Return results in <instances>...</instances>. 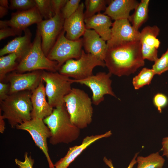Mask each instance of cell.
I'll return each instance as SVG.
<instances>
[{
	"label": "cell",
	"instance_id": "29",
	"mask_svg": "<svg viewBox=\"0 0 168 168\" xmlns=\"http://www.w3.org/2000/svg\"><path fill=\"white\" fill-rule=\"evenodd\" d=\"M154 62L152 69L155 75H160L168 71V48L161 57Z\"/></svg>",
	"mask_w": 168,
	"mask_h": 168
},
{
	"label": "cell",
	"instance_id": "2",
	"mask_svg": "<svg viewBox=\"0 0 168 168\" xmlns=\"http://www.w3.org/2000/svg\"><path fill=\"white\" fill-rule=\"evenodd\" d=\"M43 120L50 130L49 142L52 145L68 144L79 136L80 129L72 122L65 104L55 108Z\"/></svg>",
	"mask_w": 168,
	"mask_h": 168
},
{
	"label": "cell",
	"instance_id": "35",
	"mask_svg": "<svg viewBox=\"0 0 168 168\" xmlns=\"http://www.w3.org/2000/svg\"><path fill=\"white\" fill-rule=\"evenodd\" d=\"M68 0H51V2L53 11L55 14L61 13L63 7Z\"/></svg>",
	"mask_w": 168,
	"mask_h": 168
},
{
	"label": "cell",
	"instance_id": "32",
	"mask_svg": "<svg viewBox=\"0 0 168 168\" xmlns=\"http://www.w3.org/2000/svg\"><path fill=\"white\" fill-rule=\"evenodd\" d=\"M153 102L154 106L159 113H161L162 109L168 103V98L164 94L158 93L154 96Z\"/></svg>",
	"mask_w": 168,
	"mask_h": 168
},
{
	"label": "cell",
	"instance_id": "13",
	"mask_svg": "<svg viewBox=\"0 0 168 168\" xmlns=\"http://www.w3.org/2000/svg\"><path fill=\"white\" fill-rule=\"evenodd\" d=\"M160 32L156 26H147L140 32L139 42L143 58L155 62L158 58V49L160 42L157 38Z\"/></svg>",
	"mask_w": 168,
	"mask_h": 168
},
{
	"label": "cell",
	"instance_id": "22",
	"mask_svg": "<svg viewBox=\"0 0 168 168\" xmlns=\"http://www.w3.org/2000/svg\"><path fill=\"white\" fill-rule=\"evenodd\" d=\"M108 16L100 13L85 19L86 29L94 30L105 41L109 40L111 37L112 22Z\"/></svg>",
	"mask_w": 168,
	"mask_h": 168
},
{
	"label": "cell",
	"instance_id": "37",
	"mask_svg": "<svg viewBox=\"0 0 168 168\" xmlns=\"http://www.w3.org/2000/svg\"><path fill=\"white\" fill-rule=\"evenodd\" d=\"M138 153H137L135 155L133 159L127 168H133L134 166L137 163L136 159L137 157ZM103 160L105 164L110 168H115L114 166L112 161L110 159H108L106 157H104Z\"/></svg>",
	"mask_w": 168,
	"mask_h": 168
},
{
	"label": "cell",
	"instance_id": "17",
	"mask_svg": "<svg viewBox=\"0 0 168 168\" xmlns=\"http://www.w3.org/2000/svg\"><path fill=\"white\" fill-rule=\"evenodd\" d=\"M112 134L109 131L101 134L92 135L85 137L81 144L69 148L65 156L57 161L54 165L56 168H67L69 165L86 149L98 140L109 137Z\"/></svg>",
	"mask_w": 168,
	"mask_h": 168
},
{
	"label": "cell",
	"instance_id": "39",
	"mask_svg": "<svg viewBox=\"0 0 168 168\" xmlns=\"http://www.w3.org/2000/svg\"><path fill=\"white\" fill-rule=\"evenodd\" d=\"M4 119L3 118L0 113V132L3 133L5 129V123Z\"/></svg>",
	"mask_w": 168,
	"mask_h": 168
},
{
	"label": "cell",
	"instance_id": "36",
	"mask_svg": "<svg viewBox=\"0 0 168 168\" xmlns=\"http://www.w3.org/2000/svg\"><path fill=\"white\" fill-rule=\"evenodd\" d=\"M9 89V83L0 82V101L4 100L8 96Z\"/></svg>",
	"mask_w": 168,
	"mask_h": 168
},
{
	"label": "cell",
	"instance_id": "27",
	"mask_svg": "<svg viewBox=\"0 0 168 168\" xmlns=\"http://www.w3.org/2000/svg\"><path fill=\"white\" fill-rule=\"evenodd\" d=\"M155 73L152 69L143 68L139 73L134 77L132 83L134 89L138 90L150 84Z\"/></svg>",
	"mask_w": 168,
	"mask_h": 168
},
{
	"label": "cell",
	"instance_id": "5",
	"mask_svg": "<svg viewBox=\"0 0 168 168\" xmlns=\"http://www.w3.org/2000/svg\"><path fill=\"white\" fill-rule=\"evenodd\" d=\"M18 62L16 70L20 73L44 70L56 72L59 69L58 62L50 60L44 54L41 37L38 30L30 48Z\"/></svg>",
	"mask_w": 168,
	"mask_h": 168
},
{
	"label": "cell",
	"instance_id": "9",
	"mask_svg": "<svg viewBox=\"0 0 168 168\" xmlns=\"http://www.w3.org/2000/svg\"><path fill=\"white\" fill-rule=\"evenodd\" d=\"M112 74L109 72H99L86 78L79 80L72 79V83H76L88 87L92 92V101L96 105L104 100V96L109 95L116 97L111 87Z\"/></svg>",
	"mask_w": 168,
	"mask_h": 168
},
{
	"label": "cell",
	"instance_id": "12",
	"mask_svg": "<svg viewBox=\"0 0 168 168\" xmlns=\"http://www.w3.org/2000/svg\"><path fill=\"white\" fill-rule=\"evenodd\" d=\"M42 71L25 73L13 72L8 75L6 78L10 85L9 94L26 91L32 92L42 80Z\"/></svg>",
	"mask_w": 168,
	"mask_h": 168
},
{
	"label": "cell",
	"instance_id": "20",
	"mask_svg": "<svg viewBox=\"0 0 168 168\" xmlns=\"http://www.w3.org/2000/svg\"><path fill=\"white\" fill-rule=\"evenodd\" d=\"M23 36H18L9 41L0 50V56L6 54H15L19 61L27 52L32 44L31 33L27 28L24 30Z\"/></svg>",
	"mask_w": 168,
	"mask_h": 168
},
{
	"label": "cell",
	"instance_id": "4",
	"mask_svg": "<svg viewBox=\"0 0 168 168\" xmlns=\"http://www.w3.org/2000/svg\"><path fill=\"white\" fill-rule=\"evenodd\" d=\"M64 101L71 121L76 127L83 129L90 124L92 120L93 103L84 91L72 88L64 97Z\"/></svg>",
	"mask_w": 168,
	"mask_h": 168
},
{
	"label": "cell",
	"instance_id": "40",
	"mask_svg": "<svg viewBox=\"0 0 168 168\" xmlns=\"http://www.w3.org/2000/svg\"><path fill=\"white\" fill-rule=\"evenodd\" d=\"M8 8L0 6V17L2 18L7 14Z\"/></svg>",
	"mask_w": 168,
	"mask_h": 168
},
{
	"label": "cell",
	"instance_id": "3",
	"mask_svg": "<svg viewBox=\"0 0 168 168\" xmlns=\"http://www.w3.org/2000/svg\"><path fill=\"white\" fill-rule=\"evenodd\" d=\"M32 92L27 91L15 93L0 101L2 116L7 120L12 128L32 119Z\"/></svg>",
	"mask_w": 168,
	"mask_h": 168
},
{
	"label": "cell",
	"instance_id": "11",
	"mask_svg": "<svg viewBox=\"0 0 168 168\" xmlns=\"http://www.w3.org/2000/svg\"><path fill=\"white\" fill-rule=\"evenodd\" d=\"M64 20L60 13L37 24L41 37L42 49L46 56L63 30Z\"/></svg>",
	"mask_w": 168,
	"mask_h": 168
},
{
	"label": "cell",
	"instance_id": "6",
	"mask_svg": "<svg viewBox=\"0 0 168 168\" xmlns=\"http://www.w3.org/2000/svg\"><path fill=\"white\" fill-rule=\"evenodd\" d=\"M45 91L49 104L55 108L64 104V98L71 91L72 79L59 72L42 71Z\"/></svg>",
	"mask_w": 168,
	"mask_h": 168
},
{
	"label": "cell",
	"instance_id": "10",
	"mask_svg": "<svg viewBox=\"0 0 168 168\" xmlns=\"http://www.w3.org/2000/svg\"><path fill=\"white\" fill-rule=\"evenodd\" d=\"M18 129L25 130L30 135L35 144L44 154L50 168L54 167L49 156L47 139L51 136L50 131L43 119H33L30 120L17 125Z\"/></svg>",
	"mask_w": 168,
	"mask_h": 168
},
{
	"label": "cell",
	"instance_id": "42",
	"mask_svg": "<svg viewBox=\"0 0 168 168\" xmlns=\"http://www.w3.org/2000/svg\"><path fill=\"white\" fill-rule=\"evenodd\" d=\"M56 168V167L54 166V167H53V168Z\"/></svg>",
	"mask_w": 168,
	"mask_h": 168
},
{
	"label": "cell",
	"instance_id": "21",
	"mask_svg": "<svg viewBox=\"0 0 168 168\" xmlns=\"http://www.w3.org/2000/svg\"><path fill=\"white\" fill-rule=\"evenodd\" d=\"M135 0H112L107 6L104 14L115 21L128 19L131 11L138 3Z\"/></svg>",
	"mask_w": 168,
	"mask_h": 168
},
{
	"label": "cell",
	"instance_id": "23",
	"mask_svg": "<svg viewBox=\"0 0 168 168\" xmlns=\"http://www.w3.org/2000/svg\"><path fill=\"white\" fill-rule=\"evenodd\" d=\"M149 2V0H142L136 7L134 12L128 19L132 26L137 30H138L148 18Z\"/></svg>",
	"mask_w": 168,
	"mask_h": 168
},
{
	"label": "cell",
	"instance_id": "34",
	"mask_svg": "<svg viewBox=\"0 0 168 168\" xmlns=\"http://www.w3.org/2000/svg\"><path fill=\"white\" fill-rule=\"evenodd\" d=\"M25 160L22 161L17 159H16L15 161L16 164L19 168H33V166L34 160L30 156H28V153L26 152L24 154Z\"/></svg>",
	"mask_w": 168,
	"mask_h": 168
},
{
	"label": "cell",
	"instance_id": "38",
	"mask_svg": "<svg viewBox=\"0 0 168 168\" xmlns=\"http://www.w3.org/2000/svg\"><path fill=\"white\" fill-rule=\"evenodd\" d=\"M163 151V156H165L168 158V137L164 138L162 142Z\"/></svg>",
	"mask_w": 168,
	"mask_h": 168
},
{
	"label": "cell",
	"instance_id": "30",
	"mask_svg": "<svg viewBox=\"0 0 168 168\" xmlns=\"http://www.w3.org/2000/svg\"><path fill=\"white\" fill-rule=\"evenodd\" d=\"M9 8L18 11H26L36 7L35 0H11Z\"/></svg>",
	"mask_w": 168,
	"mask_h": 168
},
{
	"label": "cell",
	"instance_id": "33",
	"mask_svg": "<svg viewBox=\"0 0 168 168\" xmlns=\"http://www.w3.org/2000/svg\"><path fill=\"white\" fill-rule=\"evenodd\" d=\"M22 31L10 27H7L0 30V40L5 39L9 36H21Z\"/></svg>",
	"mask_w": 168,
	"mask_h": 168
},
{
	"label": "cell",
	"instance_id": "28",
	"mask_svg": "<svg viewBox=\"0 0 168 168\" xmlns=\"http://www.w3.org/2000/svg\"><path fill=\"white\" fill-rule=\"evenodd\" d=\"M36 7L45 20L53 17L55 14L53 11L51 0H35Z\"/></svg>",
	"mask_w": 168,
	"mask_h": 168
},
{
	"label": "cell",
	"instance_id": "25",
	"mask_svg": "<svg viewBox=\"0 0 168 168\" xmlns=\"http://www.w3.org/2000/svg\"><path fill=\"white\" fill-rule=\"evenodd\" d=\"M18 57L14 53L8 54L0 58V81H2L6 77L8 73L16 70L18 63L16 62Z\"/></svg>",
	"mask_w": 168,
	"mask_h": 168
},
{
	"label": "cell",
	"instance_id": "7",
	"mask_svg": "<svg viewBox=\"0 0 168 168\" xmlns=\"http://www.w3.org/2000/svg\"><path fill=\"white\" fill-rule=\"evenodd\" d=\"M97 66L104 67V61L82 49L79 58L68 60L60 67L58 71L70 78L82 80L93 75V70Z\"/></svg>",
	"mask_w": 168,
	"mask_h": 168
},
{
	"label": "cell",
	"instance_id": "8",
	"mask_svg": "<svg viewBox=\"0 0 168 168\" xmlns=\"http://www.w3.org/2000/svg\"><path fill=\"white\" fill-rule=\"evenodd\" d=\"M65 33L63 29L47 56L50 60L58 62L59 68L68 60L79 58L83 46L82 38L71 40L66 37Z\"/></svg>",
	"mask_w": 168,
	"mask_h": 168
},
{
	"label": "cell",
	"instance_id": "15",
	"mask_svg": "<svg viewBox=\"0 0 168 168\" xmlns=\"http://www.w3.org/2000/svg\"><path fill=\"white\" fill-rule=\"evenodd\" d=\"M85 5L80 3L76 11L68 18L65 19L63 29L66 37L68 39L76 40L83 36L86 29L85 23L84 9Z\"/></svg>",
	"mask_w": 168,
	"mask_h": 168
},
{
	"label": "cell",
	"instance_id": "16",
	"mask_svg": "<svg viewBox=\"0 0 168 168\" xmlns=\"http://www.w3.org/2000/svg\"><path fill=\"white\" fill-rule=\"evenodd\" d=\"M43 82L42 79L38 87L32 92L31 98L32 106L31 114L32 119L43 120L51 114L54 109L46 100Z\"/></svg>",
	"mask_w": 168,
	"mask_h": 168
},
{
	"label": "cell",
	"instance_id": "19",
	"mask_svg": "<svg viewBox=\"0 0 168 168\" xmlns=\"http://www.w3.org/2000/svg\"><path fill=\"white\" fill-rule=\"evenodd\" d=\"M82 42L85 52L104 61L108 49L107 43L94 30L86 29Z\"/></svg>",
	"mask_w": 168,
	"mask_h": 168
},
{
	"label": "cell",
	"instance_id": "31",
	"mask_svg": "<svg viewBox=\"0 0 168 168\" xmlns=\"http://www.w3.org/2000/svg\"><path fill=\"white\" fill-rule=\"evenodd\" d=\"M80 0H67L61 12L64 19L69 17L76 11L80 3Z\"/></svg>",
	"mask_w": 168,
	"mask_h": 168
},
{
	"label": "cell",
	"instance_id": "18",
	"mask_svg": "<svg viewBox=\"0 0 168 168\" xmlns=\"http://www.w3.org/2000/svg\"><path fill=\"white\" fill-rule=\"evenodd\" d=\"M43 18L36 7L28 10L13 13L11 19L6 21L8 27L22 31L33 24L39 23Z\"/></svg>",
	"mask_w": 168,
	"mask_h": 168
},
{
	"label": "cell",
	"instance_id": "41",
	"mask_svg": "<svg viewBox=\"0 0 168 168\" xmlns=\"http://www.w3.org/2000/svg\"><path fill=\"white\" fill-rule=\"evenodd\" d=\"M0 6L9 8L8 1L7 0H0Z\"/></svg>",
	"mask_w": 168,
	"mask_h": 168
},
{
	"label": "cell",
	"instance_id": "24",
	"mask_svg": "<svg viewBox=\"0 0 168 168\" xmlns=\"http://www.w3.org/2000/svg\"><path fill=\"white\" fill-rule=\"evenodd\" d=\"M136 160V168H163L165 162L164 158L158 152L146 157L138 156Z\"/></svg>",
	"mask_w": 168,
	"mask_h": 168
},
{
	"label": "cell",
	"instance_id": "1",
	"mask_svg": "<svg viewBox=\"0 0 168 168\" xmlns=\"http://www.w3.org/2000/svg\"><path fill=\"white\" fill-rule=\"evenodd\" d=\"M104 61L112 74L121 77L135 73L145 64L139 41L108 46Z\"/></svg>",
	"mask_w": 168,
	"mask_h": 168
},
{
	"label": "cell",
	"instance_id": "26",
	"mask_svg": "<svg viewBox=\"0 0 168 168\" xmlns=\"http://www.w3.org/2000/svg\"><path fill=\"white\" fill-rule=\"evenodd\" d=\"M110 1L106 0H86L85 6L86 10L84 12L85 19L100 13L101 11H105Z\"/></svg>",
	"mask_w": 168,
	"mask_h": 168
},
{
	"label": "cell",
	"instance_id": "14",
	"mask_svg": "<svg viewBox=\"0 0 168 168\" xmlns=\"http://www.w3.org/2000/svg\"><path fill=\"white\" fill-rule=\"evenodd\" d=\"M140 32L136 30L128 19L115 21L111 27L110 39L107 46L120 43L139 40Z\"/></svg>",
	"mask_w": 168,
	"mask_h": 168
}]
</instances>
